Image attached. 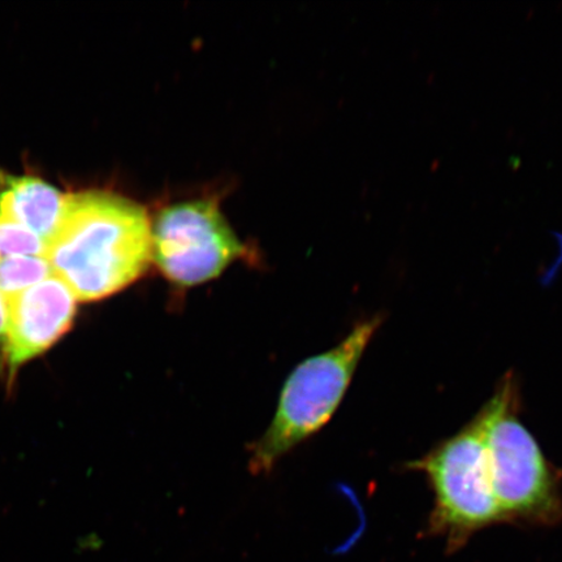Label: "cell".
I'll return each mask as SVG.
<instances>
[{
	"instance_id": "52a82bcc",
	"label": "cell",
	"mask_w": 562,
	"mask_h": 562,
	"mask_svg": "<svg viewBox=\"0 0 562 562\" xmlns=\"http://www.w3.org/2000/svg\"><path fill=\"white\" fill-rule=\"evenodd\" d=\"M65 193L33 176L0 173V210L20 226L33 232L45 244L59 226Z\"/></svg>"
},
{
	"instance_id": "ba28073f",
	"label": "cell",
	"mask_w": 562,
	"mask_h": 562,
	"mask_svg": "<svg viewBox=\"0 0 562 562\" xmlns=\"http://www.w3.org/2000/svg\"><path fill=\"white\" fill-rule=\"evenodd\" d=\"M54 273L44 256L0 257V292L11 299Z\"/></svg>"
},
{
	"instance_id": "30bf717a",
	"label": "cell",
	"mask_w": 562,
	"mask_h": 562,
	"mask_svg": "<svg viewBox=\"0 0 562 562\" xmlns=\"http://www.w3.org/2000/svg\"><path fill=\"white\" fill-rule=\"evenodd\" d=\"M10 331V304L9 299L0 292V356L5 358L7 342H9Z\"/></svg>"
},
{
	"instance_id": "6da1fadb",
	"label": "cell",
	"mask_w": 562,
	"mask_h": 562,
	"mask_svg": "<svg viewBox=\"0 0 562 562\" xmlns=\"http://www.w3.org/2000/svg\"><path fill=\"white\" fill-rule=\"evenodd\" d=\"M45 257L79 301H100L135 283L151 262L146 210L103 191L67 194Z\"/></svg>"
},
{
	"instance_id": "9c48e42d",
	"label": "cell",
	"mask_w": 562,
	"mask_h": 562,
	"mask_svg": "<svg viewBox=\"0 0 562 562\" xmlns=\"http://www.w3.org/2000/svg\"><path fill=\"white\" fill-rule=\"evenodd\" d=\"M46 244L30 229L7 220L0 210V257L44 256Z\"/></svg>"
},
{
	"instance_id": "3957f363",
	"label": "cell",
	"mask_w": 562,
	"mask_h": 562,
	"mask_svg": "<svg viewBox=\"0 0 562 562\" xmlns=\"http://www.w3.org/2000/svg\"><path fill=\"white\" fill-rule=\"evenodd\" d=\"M383 321L381 314L363 319L335 348L307 358L293 370L270 427L251 448V473H270L281 457L328 424Z\"/></svg>"
},
{
	"instance_id": "277c9868",
	"label": "cell",
	"mask_w": 562,
	"mask_h": 562,
	"mask_svg": "<svg viewBox=\"0 0 562 562\" xmlns=\"http://www.w3.org/2000/svg\"><path fill=\"white\" fill-rule=\"evenodd\" d=\"M407 468L424 473L434 492L426 536L454 553L490 526L504 524L492 491L486 447L476 417Z\"/></svg>"
},
{
	"instance_id": "5b68a950",
	"label": "cell",
	"mask_w": 562,
	"mask_h": 562,
	"mask_svg": "<svg viewBox=\"0 0 562 562\" xmlns=\"http://www.w3.org/2000/svg\"><path fill=\"white\" fill-rule=\"evenodd\" d=\"M244 251L215 201L176 203L151 223V261L176 285L206 283Z\"/></svg>"
},
{
	"instance_id": "7a4b0ae2",
	"label": "cell",
	"mask_w": 562,
	"mask_h": 562,
	"mask_svg": "<svg viewBox=\"0 0 562 562\" xmlns=\"http://www.w3.org/2000/svg\"><path fill=\"white\" fill-rule=\"evenodd\" d=\"M519 411L518 379L509 372L475 416L492 491L503 522L553 527L562 521V474L524 426Z\"/></svg>"
},
{
	"instance_id": "8992f818",
	"label": "cell",
	"mask_w": 562,
	"mask_h": 562,
	"mask_svg": "<svg viewBox=\"0 0 562 562\" xmlns=\"http://www.w3.org/2000/svg\"><path fill=\"white\" fill-rule=\"evenodd\" d=\"M77 297L66 281L53 273L41 283L9 299L10 331L7 361L11 374L45 353L74 326Z\"/></svg>"
}]
</instances>
